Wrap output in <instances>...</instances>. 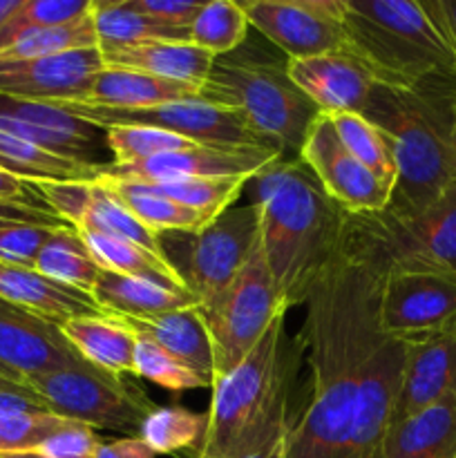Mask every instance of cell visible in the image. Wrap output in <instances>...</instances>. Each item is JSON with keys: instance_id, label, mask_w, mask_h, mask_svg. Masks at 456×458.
Masks as SVG:
<instances>
[{"instance_id": "obj_1", "label": "cell", "mask_w": 456, "mask_h": 458, "mask_svg": "<svg viewBox=\"0 0 456 458\" xmlns=\"http://www.w3.org/2000/svg\"><path fill=\"white\" fill-rule=\"evenodd\" d=\"M384 268L344 240L308 293L298 349L308 365L307 401L286 434V458H347Z\"/></svg>"}, {"instance_id": "obj_2", "label": "cell", "mask_w": 456, "mask_h": 458, "mask_svg": "<svg viewBox=\"0 0 456 458\" xmlns=\"http://www.w3.org/2000/svg\"><path fill=\"white\" fill-rule=\"evenodd\" d=\"M259 244L286 311L302 307L340 253L347 213L300 159L282 157L255 177Z\"/></svg>"}, {"instance_id": "obj_3", "label": "cell", "mask_w": 456, "mask_h": 458, "mask_svg": "<svg viewBox=\"0 0 456 458\" xmlns=\"http://www.w3.org/2000/svg\"><path fill=\"white\" fill-rule=\"evenodd\" d=\"M456 83L392 88L376 83L362 114L387 137L396 161V183L384 213L410 217L456 182L452 94Z\"/></svg>"}, {"instance_id": "obj_4", "label": "cell", "mask_w": 456, "mask_h": 458, "mask_svg": "<svg viewBox=\"0 0 456 458\" xmlns=\"http://www.w3.org/2000/svg\"><path fill=\"white\" fill-rule=\"evenodd\" d=\"M298 358L286 340L282 313L253 352L213 385L204 441L192 458H244L286 437Z\"/></svg>"}, {"instance_id": "obj_5", "label": "cell", "mask_w": 456, "mask_h": 458, "mask_svg": "<svg viewBox=\"0 0 456 458\" xmlns=\"http://www.w3.org/2000/svg\"><path fill=\"white\" fill-rule=\"evenodd\" d=\"M347 49L376 83H456V40L441 0H342Z\"/></svg>"}, {"instance_id": "obj_6", "label": "cell", "mask_w": 456, "mask_h": 458, "mask_svg": "<svg viewBox=\"0 0 456 458\" xmlns=\"http://www.w3.org/2000/svg\"><path fill=\"white\" fill-rule=\"evenodd\" d=\"M206 101L240 112L258 137L284 155H300L320 110L286 74V61L232 52L215 58Z\"/></svg>"}, {"instance_id": "obj_7", "label": "cell", "mask_w": 456, "mask_h": 458, "mask_svg": "<svg viewBox=\"0 0 456 458\" xmlns=\"http://www.w3.org/2000/svg\"><path fill=\"white\" fill-rule=\"evenodd\" d=\"M344 240L374 255L383 268L414 267L456 273V182L410 217L347 215Z\"/></svg>"}, {"instance_id": "obj_8", "label": "cell", "mask_w": 456, "mask_h": 458, "mask_svg": "<svg viewBox=\"0 0 456 458\" xmlns=\"http://www.w3.org/2000/svg\"><path fill=\"white\" fill-rule=\"evenodd\" d=\"M199 311L213 347L215 385L253 352L273 320L286 313L262 244H258L231 286L213 302L201 304Z\"/></svg>"}, {"instance_id": "obj_9", "label": "cell", "mask_w": 456, "mask_h": 458, "mask_svg": "<svg viewBox=\"0 0 456 458\" xmlns=\"http://www.w3.org/2000/svg\"><path fill=\"white\" fill-rule=\"evenodd\" d=\"M27 387L47 405L52 414L89 425L92 429L132 434L141 429L155 403L139 385L123 376H112L89 362L34 376Z\"/></svg>"}, {"instance_id": "obj_10", "label": "cell", "mask_w": 456, "mask_h": 458, "mask_svg": "<svg viewBox=\"0 0 456 458\" xmlns=\"http://www.w3.org/2000/svg\"><path fill=\"white\" fill-rule=\"evenodd\" d=\"M174 249L165 253L186 289L208 304L231 286L259 244V210L232 206L197 233H168Z\"/></svg>"}, {"instance_id": "obj_11", "label": "cell", "mask_w": 456, "mask_h": 458, "mask_svg": "<svg viewBox=\"0 0 456 458\" xmlns=\"http://www.w3.org/2000/svg\"><path fill=\"white\" fill-rule=\"evenodd\" d=\"M54 106L98 130L114 128V125H141V128L164 130V132L177 134L188 141L206 143V146H268L262 137L250 130L240 112L208 101H174L152 107H137V110H114V107L88 106L80 101H54Z\"/></svg>"}, {"instance_id": "obj_12", "label": "cell", "mask_w": 456, "mask_h": 458, "mask_svg": "<svg viewBox=\"0 0 456 458\" xmlns=\"http://www.w3.org/2000/svg\"><path fill=\"white\" fill-rule=\"evenodd\" d=\"M380 334L401 343L432 338L456 325V273L392 267L384 271L376 309Z\"/></svg>"}, {"instance_id": "obj_13", "label": "cell", "mask_w": 456, "mask_h": 458, "mask_svg": "<svg viewBox=\"0 0 456 458\" xmlns=\"http://www.w3.org/2000/svg\"><path fill=\"white\" fill-rule=\"evenodd\" d=\"M241 7L250 27L280 47L286 58L349 52L342 0H249Z\"/></svg>"}, {"instance_id": "obj_14", "label": "cell", "mask_w": 456, "mask_h": 458, "mask_svg": "<svg viewBox=\"0 0 456 458\" xmlns=\"http://www.w3.org/2000/svg\"><path fill=\"white\" fill-rule=\"evenodd\" d=\"M277 148H231L195 143L183 150L165 152L152 159L130 165L103 164L98 179L119 183H173L190 179L249 177L255 179L262 170L282 159Z\"/></svg>"}, {"instance_id": "obj_15", "label": "cell", "mask_w": 456, "mask_h": 458, "mask_svg": "<svg viewBox=\"0 0 456 458\" xmlns=\"http://www.w3.org/2000/svg\"><path fill=\"white\" fill-rule=\"evenodd\" d=\"M298 159L347 215L383 213L392 201L393 188L380 182L342 146L326 114L313 121Z\"/></svg>"}, {"instance_id": "obj_16", "label": "cell", "mask_w": 456, "mask_h": 458, "mask_svg": "<svg viewBox=\"0 0 456 458\" xmlns=\"http://www.w3.org/2000/svg\"><path fill=\"white\" fill-rule=\"evenodd\" d=\"M0 132L38 146L63 159L101 165L106 134L94 125L67 114L54 103L0 94Z\"/></svg>"}, {"instance_id": "obj_17", "label": "cell", "mask_w": 456, "mask_h": 458, "mask_svg": "<svg viewBox=\"0 0 456 458\" xmlns=\"http://www.w3.org/2000/svg\"><path fill=\"white\" fill-rule=\"evenodd\" d=\"M45 204L74 231L79 233H101V235L121 237L134 242L155 253L164 255L161 237L148 231L128 208L119 201V197L98 182L83 183H56L40 182L34 183Z\"/></svg>"}, {"instance_id": "obj_18", "label": "cell", "mask_w": 456, "mask_h": 458, "mask_svg": "<svg viewBox=\"0 0 456 458\" xmlns=\"http://www.w3.org/2000/svg\"><path fill=\"white\" fill-rule=\"evenodd\" d=\"M103 67L106 63L98 47L27 61H0V94L43 103L80 101Z\"/></svg>"}, {"instance_id": "obj_19", "label": "cell", "mask_w": 456, "mask_h": 458, "mask_svg": "<svg viewBox=\"0 0 456 458\" xmlns=\"http://www.w3.org/2000/svg\"><path fill=\"white\" fill-rule=\"evenodd\" d=\"M80 362L85 360L67 343L56 322L0 300V365L27 383L34 376Z\"/></svg>"}, {"instance_id": "obj_20", "label": "cell", "mask_w": 456, "mask_h": 458, "mask_svg": "<svg viewBox=\"0 0 456 458\" xmlns=\"http://www.w3.org/2000/svg\"><path fill=\"white\" fill-rule=\"evenodd\" d=\"M286 74L320 110L335 116L365 112L376 88L371 72L351 52H329L308 58H286Z\"/></svg>"}, {"instance_id": "obj_21", "label": "cell", "mask_w": 456, "mask_h": 458, "mask_svg": "<svg viewBox=\"0 0 456 458\" xmlns=\"http://www.w3.org/2000/svg\"><path fill=\"white\" fill-rule=\"evenodd\" d=\"M405 344V369L392 423L456 396V325L432 338Z\"/></svg>"}, {"instance_id": "obj_22", "label": "cell", "mask_w": 456, "mask_h": 458, "mask_svg": "<svg viewBox=\"0 0 456 458\" xmlns=\"http://www.w3.org/2000/svg\"><path fill=\"white\" fill-rule=\"evenodd\" d=\"M0 300L27 309L49 322L106 313L89 293L49 280L34 267L0 262Z\"/></svg>"}, {"instance_id": "obj_23", "label": "cell", "mask_w": 456, "mask_h": 458, "mask_svg": "<svg viewBox=\"0 0 456 458\" xmlns=\"http://www.w3.org/2000/svg\"><path fill=\"white\" fill-rule=\"evenodd\" d=\"M58 327L85 362L112 376H134L137 331L125 318L92 313L70 318Z\"/></svg>"}, {"instance_id": "obj_24", "label": "cell", "mask_w": 456, "mask_h": 458, "mask_svg": "<svg viewBox=\"0 0 456 458\" xmlns=\"http://www.w3.org/2000/svg\"><path fill=\"white\" fill-rule=\"evenodd\" d=\"M98 52L106 67H123V70L143 72L177 83L199 85V88H206L215 65L213 54L192 43H173V40H155V43L98 49Z\"/></svg>"}, {"instance_id": "obj_25", "label": "cell", "mask_w": 456, "mask_h": 458, "mask_svg": "<svg viewBox=\"0 0 456 458\" xmlns=\"http://www.w3.org/2000/svg\"><path fill=\"white\" fill-rule=\"evenodd\" d=\"M174 101H206V88L159 79L123 67H103L80 103L114 110H137Z\"/></svg>"}, {"instance_id": "obj_26", "label": "cell", "mask_w": 456, "mask_h": 458, "mask_svg": "<svg viewBox=\"0 0 456 458\" xmlns=\"http://www.w3.org/2000/svg\"><path fill=\"white\" fill-rule=\"evenodd\" d=\"M380 458H456V396L392 423Z\"/></svg>"}, {"instance_id": "obj_27", "label": "cell", "mask_w": 456, "mask_h": 458, "mask_svg": "<svg viewBox=\"0 0 456 458\" xmlns=\"http://www.w3.org/2000/svg\"><path fill=\"white\" fill-rule=\"evenodd\" d=\"M92 298L106 313L132 318V320L199 307L197 295L188 289H173V286L156 284L141 277L119 276L112 271H101Z\"/></svg>"}, {"instance_id": "obj_28", "label": "cell", "mask_w": 456, "mask_h": 458, "mask_svg": "<svg viewBox=\"0 0 456 458\" xmlns=\"http://www.w3.org/2000/svg\"><path fill=\"white\" fill-rule=\"evenodd\" d=\"M125 320L134 331L150 335L165 352L177 356L179 360L204 374L213 383V347H210L208 331H206L199 307L182 309V311L155 318H141V320H132V318H125Z\"/></svg>"}, {"instance_id": "obj_29", "label": "cell", "mask_w": 456, "mask_h": 458, "mask_svg": "<svg viewBox=\"0 0 456 458\" xmlns=\"http://www.w3.org/2000/svg\"><path fill=\"white\" fill-rule=\"evenodd\" d=\"M92 21L98 49L130 47V45L173 40L188 43V31L161 25L146 13L137 12L128 0H92Z\"/></svg>"}, {"instance_id": "obj_30", "label": "cell", "mask_w": 456, "mask_h": 458, "mask_svg": "<svg viewBox=\"0 0 456 458\" xmlns=\"http://www.w3.org/2000/svg\"><path fill=\"white\" fill-rule=\"evenodd\" d=\"M79 235L103 271H112L128 277H141V280L173 286V289H186L177 268L168 262L165 255L155 253V250L134 244V242L121 240V237L101 235V233L85 231L79 233Z\"/></svg>"}, {"instance_id": "obj_31", "label": "cell", "mask_w": 456, "mask_h": 458, "mask_svg": "<svg viewBox=\"0 0 456 458\" xmlns=\"http://www.w3.org/2000/svg\"><path fill=\"white\" fill-rule=\"evenodd\" d=\"M101 165L63 159V157L52 155V152L43 150L38 146H31L22 139L0 132V168L30 183L97 182Z\"/></svg>"}, {"instance_id": "obj_32", "label": "cell", "mask_w": 456, "mask_h": 458, "mask_svg": "<svg viewBox=\"0 0 456 458\" xmlns=\"http://www.w3.org/2000/svg\"><path fill=\"white\" fill-rule=\"evenodd\" d=\"M34 268L58 284L92 295L103 268L72 226H58L40 249Z\"/></svg>"}, {"instance_id": "obj_33", "label": "cell", "mask_w": 456, "mask_h": 458, "mask_svg": "<svg viewBox=\"0 0 456 458\" xmlns=\"http://www.w3.org/2000/svg\"><path fill=\"white\" fill-rule=\"evenodd\" d=\"M106 188H110L121 204L155 235H168V233H197L210 222L206 213L192 210L188 206L177 204V201L168 199V197L155 195V192L146 191V188L137 186V183H119V182H106V179H97Z\"/></svg>"}, {"instance_id": "obj_34", "label": "cell", "mask_w": 456, "mask_h": 458, "mask_svg": "<svg viewBox=\"0 0 456 458\" xmlns=\"http://www.w3.org/2000/svg\"><path fill=\"white\" fill-rule=\"evenodd\" d=\"M206 434V414H195L182 405H156L143 420L139 438L156 456L192 458Z\"/></svg>"}, {"instance_id": "obj_35", "label": "cell", "mask_w": 456, "mask_h": 458, "mask_svg": "<svg viewBox=\"0 0 456 458\" xmlns=\"http://www.w3.org/2000/svg\"><path fill=\"white\" fill-rule=\"evenodd\" d=\"M89 47H98L92 9L67 25L36 27V30L22 31L0 52V61H27V58L54 56V54Z\"/></svg>"}, {"instance_id": "obj_36", "label": "cell", "mask_w": 456, "mask_h": 458, "mask_svg": "<svg viewBox=\"0 0 456 458\" xmlns=\"http://www.w3.org/2000/svg\"><path fill=\"white\" fill-rule=\"evenodd\" d=\"M249 18L241 3L206 0L204 9L188 31V43L197 45L215 58L237 52L249 36Z\"/></svg>"}, {"instance_id": "obj_37", "label": "cell", "mask_w": 456, "mask_h": 458, "mask_svg": "<svg viewBox=\"0 0 456 458\" xmlns=\"http://www.w3.org/2000/svg\"><path fill=\"white\" fill-rule=\"evenodd\" d=\"M329 119L342 146L369 173H374L380 182L389 183L393 188V183H396V161H393V152L387 137L365 114L344 112V114L329 116Z\"/></svg>"}, {"instance_id": "obj_38", "label": "cell", "mask_w": 456, "mask_h": 458, "mask_svg": "<svg viewBox=\"0 0 456 458\" xmlns=\"http://www.w3.org/2000/svg\"><path fill=\"white\" fill-rule=\"evenodd\" d=\"M249 182V177H217L173 183H137V186L146 188L155 195L168 197V199L188 206L192 210L206 213L208 217H217L224 210L232 208V204L240 199L241 191Z\"/></svg>"}, {"instance_id": "obj_39", "label": "cell", "mask_w": 456, "mask_h": 458, "mask_svg": "<svg viewBox=\"0 0 456 458\" xmlns=\"http://www.w3.org/2000/svg\"><path fill=\"white\" fill-rule=\"evenodd\" d=\"M134 376L168 392H188V389H213L210 378L188 367L161 344H156L150 335L137 331V347H134Z\"/></svg>"}, {"instance_id": "obj_40", "label": "cell", "mask_w": 456, "mask_h": 458, "mask_svg": "<svg viewBox=\"0 0 456 458\" xmlns=\"http://www.w3.org/2000/svg\"><path fill=\"white\" fill-rule=\"evenodd\" d=\"M103 134H106V148L112 155L110 164L114 165L139 164L156 155L195 146V141H188L177 134L141 128V125H114V128L103 130Z\"/></svg>"}, {"instance_id": "obj_41", "label": "cell", "mask_w": 456, "mask_h": 458, "mask_svg": "<svg viewBox=\"0 0 456 458\" xmlns=\"http://www.w3.org/2000/svg\"><path fill=\"white\" fill-rule=\"evenodd\" d=\"M76 423L52 411H0V454L36 452V447L65 425Z\"/></svg>"}, {"instance_id": "obj_42", "label": "cell", "mask_w": 456, "mask_h": 458, "mask_svg": "<svg viewBox=\"0 0 456 458\" xmlns=\"http://www.w3.org/2000/svg\"><path fill=\"white\" fill-rule=\"evenodd\" d=\"M89 9H92V0H22V7L18 9L16 16L0 31V52L22 31L36 30V27L67 25L85 16Z\"/></svg>"}, {"instance_id": "obj_43", "label": "cell", "mask_w": 456, "mask_h": 458, "mask_svg": "<svg viewBox=\"0 0 456 458\" xmlns=\"http://www.w3.org/2000/svg\"><path fill=\"white\" fill-rule=\"evenodd\" d=\"M58 226L40 224H4L0 226V262L34 267L40 249Z\"/></svg>"}, {"instance_id": "obj_44", "label": "cell", "mask_w": 456, "mask_h": 458, "mask_svg": "<svg viewBox=\"0 0 456 458\" xmlns=\"http://www.w3.org/2000/svg\"><path fill=\"white\" fill-rule=\"evenodd\" d=\"M103 441L89 425L70 423L45 438L36 452L43 458H97Z\"/></svg>"}, {"instance_id": "obj_45", "label": "cell", "mask_w": 456, "mask_h": 458, "mask_svg": "<svg viewBox=\"0 0 456 458\" xmlns=\"http://www.w3.org/2000/svg\"><path fill=\"white\" fill-rule=\"evenodd\" d=\"M128 3L161 25L190 30L195 18L204 9L206 0H128Z\"/></svg>"}, {"instance_id": "obj_46", "label": "cell", "mask_w": 456, "mask_h": 458, "mask_svg": "<svg viewBox=\"0 0 456 458\" xmlns=\"http://www.w3.org/2000/svg\"><path fill=\"white\" fill-rule=\"evenodd\" d=\"M40 224V226H67L54 210L34 208V206L12 204V201H0V226L4 224Z\"/></svg>"}, {"instance_id": "obj_47", "label": "cell", "mask_w": 456, "mask_h": 458, "mask_svg": "<svg viewBox=\"0 0 456 458\" xmlns=\"http://www.w3.org/2000/svg\"><path fill=\"white\" fill-rule=\"evenodd\" d=\"M0 201L34 206V208H49L43 201V197L38 195V191L34 188V183L25 182L21 177H13V174L4 173L3 168H0Z\"/></svg>"}, {"instance_id": "obj_48", "label": "cell", "mask_w": 456, "mask_h": 458, "mask_svg": "<svg viewBox=\"0 0 456 458\" xmlns=\"http://www.w3.org/2000/svg\"><path fill=\"white\" fill-rule=\"evenodd\" d=\"M97 458H156V454L139 437H123L103 441Z\"/></svg>"}, {"instance_id": "obj_49", "label": "cell", "mask_w": 456, "mask_h": 458, "mask_svg": "<svg viewBox=\"0 0 456 458\" xmlns=\"http://www.w3.org/2000/svg\"><path fill=\"white\" fill-rule=\"evenodd\" d=\"M244 458H286V437L277 438L275 443L264 447L262 452H255V454L244 456Z\"/></svg>"}, {"instance_id": "obj_50", "label": "cell", "mask_w": 456, "mask_h": 458, "mask_svg": "<svg viewBox=\"0 0 456 458\" xmlns=\"http://www.w3.org/2000/svg\"><path fill=\"white\" fill-rule=\"evenodd\" d=\"M21 7L22 0H0V31L9 25V21L16 16Z\"/></svg>"}, {"instance_id": "obj_51", "label": "cell", "mask_w": 456, "mask_h": 458, "mask_svg": "<svg viewBox=\"0 0 456 458\" xmlns=\"http://www.w3.org/2000/svg\"><path fill=\"white\" fill-rule=\"evenodd\" d=\"M441 9H443V16H445L447 27H450L452 36L456 40V0H441Z\"/></svg>"}, {"instance_id": "obj_52", "label": "cell", "mask_w": 456, "mask_h": 458, "mask_svg": "<svg viewBox=\"0 0 456 458\" xmlns=\"http://www.w3.org/2000/svg\"><path fill=\"white\" fill-rule=\"evenodd\" d=\"M0 376H3V378H7V380H12V383H16V385H22V387H27V383L22 378H18L16 374H12V371L7 369V367H3L0 365ZM30 389V387H27Z\"/></svg>"}, {"instance_id": "obj_53", "label": "cell", "mask_w": 456, "mask_h": 458, "mask_svg": "<svg viewBox=\"0 0 456 458\" xmlns=\"http://www.w3.org/2000/svg\"><path fill=\"white\" fill-rule=\"evenodd\" d=\"M0 458H43L38 452H7V454H0Z\"/></svg>"}, {"instance_id": "obj_54", "label": "cell", "mask_w": 456, "mask_h": 458, "mask_svg": "<svg viewBox=\"0 0 456 458\" xmlns=\"http://www.w3.org/2000/svg\"><path fill=\"white\" fill-rule=\"evenodd\" d=\"M0 389H27V387L12 383V380H7V378H3V376H0ZM30 392H31V389H30Z\"/></svg>"}, {"instance_id": "obj_55", "label": "cell", "mask_w": 456, "mask_h": 458, "mask_svg": "<svg viewBox=\"0 0 456 458\" xmlns=\"http://www.w3.org/2000/svg\"><path fill=\"white\" fill-rule=\"evenodd\" d=\"M452 130H454V143H456V89L452 94Z\"/></svg>"}]
</instances>
